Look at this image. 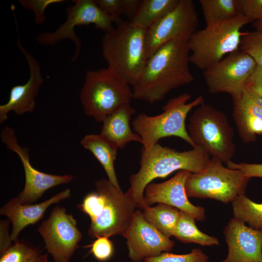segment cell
<instances>
[{
    "mask_svg": "<svg viewBox=\"0 0 262 262\" xmlns=\"http://www.w3.org/2000/svg\"><path fill=\"white\" fill-rule=\"evenodd\" d=\"M233 107L262 119V108L249 100L243 93L238 99H232Z\"/></svg>",
    "mask_w": 262,
    "mask_h": 262,
    "instance_id": "obj_36",
    "label": "cell"
},
{
    "mask_svg": "<svg viewBox=\"0 0 262 262\" xmlns=\"http://www.w3.org/2000/svg\"><path fill=\"white\" fill-rule=\"evenodd\" d=\"M206 26L231 19L238 14L235 0H200Z\"/></svg>",
    "mask_w": 262,
    "mask_h": 262,
    "instance_id": "obj_25",
    "label": "cell"
},
{
    "mask_svg": "<svg viewBox=\"0 0 262 262\" xmlns=\"http://www.w3.org/2000/svg\"><path fill=\"white\" fill-rule=\"evenodd\" d=\"M40 253L38 248L17 241L1 254L0 262H34Z\"/></svg>",
    "mask_w": 262,
    "mask_h": 262,
    "instance_id": "obj_28",
    "label": "cell"
},
{
    "mask_svg": "<svg viewBox=\"0 0 262 262\" xmlns=\"http://www.w3.org/2000/svg\"><path fill=\"white\" fill-rule=\"evenodd\" d=\"M141 0H122L123 15L131 19V20L136 14Z\"/></svg>",
    "mask_w": 262,
    "mask_h": 262,
    "instance_id": "obj_38",
    "label": "cell"
},
{
    "mask_svg": "<svg viewBox=\"0 0 262 262\" xmlns=\"http://www.w3.org/2000/svg\"><path fill=\"white\" fill-rule=\"evenodd\" d=\"M251 22L241 14L229 20L206 26L196 30L189 38L190 63L203 71L213 66L226 54L239 49L241 28Z\"/></svg>",
    "mask_w": 262,
    "mask_h": 262,
    "instance_id": "obj_7",
    "label": "cell"
},
{
    "mask_svg": "<svg viewBox=\"0 0 262 262\" xmlns=\"http://www.w3.org/2000/svg\"><path fill=\"white\" fill-rule=\"evenodd\" d=\"M239 49L251 57L262 69V32L242 33Z\"/></svg>",
    "mask_w": 262,
    "mask_h": 262,
    "instance_id": "obj_29",
    "label": "cell"
},
{
    "mask_svg": "<svg viewBox=\"0 0 262 262\" xmlns=\"http://www.w3.org/2000/svg\"><path fill=\"white\" fill-rule=\"evenodd\" d=\"M143 211V217L147 222L165 236L169 238L173 236L180 210L167 204L159 203L153 207L149 206Z\"/></svg>",
    "mask_w": 262,
    "mask_h": 262,
    "instance_id": "obj_23",
    "label": "cell"
},
{
    "mask_svg": "<svg viewBox=\"0 0 262 262\" xmlns=\"http://www.w3.org/2000/svg\"><path fill=\"white\" fill-rule=\"evenodd\" d=\"M147 30L123 22L105 33L101 40L102 56L112 69L133 87L147 61Z\"/></svg>",
    "mask_w": 262,
    "mask_h": 262,
    "instance_id": "obj_4",
    "label": "cell"
},
{
    "mask_svg": "<svg viewBox=\"0 0 262 262\" xmlns=\"http://www.w3.org/2000/svg\"><path fill=\"white\" fill-rule=\"evenodd\" d=\"M198 14L192 0H180L176 7L147 31V60L164 44L177 37L188 38L196 31Z\"/></svg>",
    "mask_w": 262,
    "mask_h": 262,
    "instance_id": "obj_14",
    "label": "cell"
},
{
    "mask_svg": "<svg viewBox=\"0 0 262 262\" xmlns=\"http://www.w3.org/2000/svg\"><path fill=\"white\" fill-rule=\"evenodd\" d=\"M252 26L256 29V31L262 32V20L252 22Z\"/></svg>",
    "mask_w": 262,
    "mask_h": 262,
    "instance_id": "obj_39",
    "label": "cell"
},
{
    "mask_svg": "<svg viewBox=\"0 0 262 262\" xmlns=\"http://www.w3.org/2000/svg\"><path fill=\"white\" fill-rule=\"evenodd\" d=\"M0 136L6 148L15 152L23 164L25 177V185L23 190L17 196L21 204H32L48 190L59 185L69 183L75 178L70 174H49L34 168L30 161L29 148L18 144L15 131L12 128L5 126L1 130Z\"/></svg>",
    "mask_w": 262,
    "mask_h": 262,
    "instance_id": "obj_13",
    "label": "cell"
},
{
    "mask_svg": "<svg viewBox=\"0 0 262 262\" xmlns=\"http://www.w3.org/2000/svg\"><path fill=\"white\" fill-rule=\"evenodd\" d=\"M190 173L187 170H180L164 182L149 183L145 190V201L149 206L156 203L167 204L188 213L197 221H204L206 218L204 208L192 204L185 192V181Z\"/></svg>",
    "mask_w": 262,
    "mask_h": 262,
    "instance_id": "obj_17",
    "label": "cell"
},
{
    "mask_svg": "<svg viewBox=\"0 0 262 262\" xmlns=\"http://www.w3.org/2000/svg\"><path fill=\"white\" fill-rule=\"evenodd\" d=\"M109 237L103 236L97 238L93 243L87 247H90L89 251L98 261L105 262L112 257L114 248L112 242Z\"/></svg>",
    "mask_w": 262,
    "mask_h": 262,
    "instance_id": "obj_33",
    "label": "cell"
},
{
    "mask_svg": "<svg viewBox=\"0 0 262 262\" xmlns=\"http://www.w3.org/2000/svg\"><path fill=\"white\" fill-rule=\"evenodd\" d=\"M223 233L228 252L221 262H262V230L252 229L233 217Z\"/></svg>",
    "mask_w": 262,
    "mask_h": 262,
    "instance_id": "obj_18",
    "label": "cell"
},
{
    "mask_svg": "<svg viewBox=\"0 0 262 262\" xmlns=\"http://www.w3.org/2000/svg\"><path fill=\"white\" fill-rule=\"evenodd\" d=\"M190 98L189 94L183 93L170 98L162 107V113L154 116L142 113L132 120L133 130L141 137L144 149L148 150L161 139L170 136L180 138L193 148L196 146L189 136L185 120L194 107L204 103V98L199 96L188 103Z\"/></svg>",
    "mask_w": 262,
    "mask_h": 262,
    "instance_id": "obj_5",
    "label": "cell"
},
{
    "mask_svg": "<svg viewBox=\"0 0 262 262\" xmlns=\"http://www.w3.org/2000/svg\"><path fill=\"white\" fill-rule=\"evenodd\" d=\"M71 191L66 189L40 203L22 204L17 197L13 198L0 210V215L7 217L13 225L11 234L12 241L17 242L20 232L26 227L34 225L43 218L47 208L52 204L70 197Z\"/></svg>",
    "mask_w": 262,
    "mask_h": 262,
    "instance_id": "obj_19",
    "label": "cell"
},
{
    "mask_svg": "<svg viewBox=\"0 0 262 262\" xmlns=\"http://www.w3.org/2000/svg\"><path fill=\"white\" fill-rule=\"evenodd\" d=\"M233 117L241 139L252 141L256 134L262 133V119L233 107Z\"/></svg>",
    "mask_w": 262,
    "mask_h": 262,
    "instance_id": "obj_27",
    "label": "cell"
},
{
    "mask_svg": "<svg viewBox=\"0 0 262 262\" xmlns=\"http://www.w3.org/2000/svg\"><path fill=\"white\" fill-rule=\"evenodd\" d=\"M63 0H19L18 2L24 8L32 10L34 15V21L39 25L46 20L45 10L49 5L63 2Z\"/></svg>",
    "mask_w": 262,
    "mask_h": 262,
    "instance_id": "obj_32",
    "label": "cell"
},
{
    "mask_svg": "<svg viewBox=\"0 0 262 262\" xmlns=\"http://www.w3.org/2000/svg\"><path fill=\"white\" fill-rule=\"evenodd\" d=\"M211 158L209 153L198 146L182 152L158 143L147 151L142 148L140 168L130 176V187L126 194L139 209L144 211L149 206L145 201L144 193L152 180L164 178L179 170L200 172L207 166Z\"/></svg>",
    "mask_w": 262,
    "mask_h": 262,
    "instance_id": "obj_2",
    "label": "cell"
},
{
    "mask_svg": "<svg viewBox=\"0 0 262 262\" xmlns=\"http://www.w3.org/2000/svg\"><path fill=\"white\" fill-rule=\"evenodd\" d=\"M257 67L254 59L239 49L204 71L203 77L209 93H227L235 99Z\"/></svg>",
    "mask_w": 262,
    "mask_h": 262,
    "instance_id": "obj_11",
    "label": "cell"
},
{
    "mask_svg": "<svg viewBox=\"0 0 262 262\" xmlns=\"http://www.w3.org/2000/svg\"><path fill=\"white\" fill-rule=\"evenodd\" d=\"M74 4L66 9V18L65 22L53 32H44L38 34L36 40L42 45L53 46L66 39L72 40L75 45V53L71 62L75 61L82 49L80 39L76 34V26L93 24L96 28L108 32L115 28L113 23L117 21L103 12L94 0H75Z\"/></svg>",
    "mask_w": 262,
    "mask_h": 262,
    "instance_id": "obj_10",
    "label": "cell"
},
{
    "mask_svg": "<svg viewBox=\"0 0 262 262\" xmlns=\"http://www.w3.org/2000/svg\"><path fill=\"white\" fill-rule=\"evenodd\" d=\"M127 240L129 256L133 262L171 251L175 242L144 219L141 210L135 211L131 221L122 235Z\"/></svg>",
    "mask_w": 262,
    "mask_h": 262,
    "instance_id": "obj_15",
    "label": "cell"
},
{
    "mask_svg": "<svg viewBox=\"0 0 262 262\" xmlns=\"http://www.w3.org/2000/svg\"><path fill=\"white\" fill-rule=\"evenodd\" d=\"M135 112L131 103L123 105L103 120L100 133L118 148H124L131 141L141 143V137L130 126L131 117Z\"/></svg>",
    "mask_w": 262,
    "mask_h": 262,
    "instance_id": "obj_20",
    "label": "cell"
},
{
    "mask_svg": "<svg viewBox=\"0 0 262 262\" xmlns=\"http://www.w3.org/2000/svg\"><path fill=\"white\" fill-rule=\"evenodd\" d=\"M79 96L85 114L102 122L121 106L131 103L133 93L130 85L107 67L86 71Z\"/></svg>",
    "mask_w": 262,
    "mask_h": 262,
    "instance_id": "obj_6",
    "label": "cell"
},
{
    "mask_svg": "<svg viewBox=\"0 0 262 262\" xmlns=\"http://www.w3.org/2000/svg\"><path fill=\"white\" fill-rule=\"evenodd\" d=\"M233 217L249 227L262 230V203H257L245 195L238 196L231 203Z\"/></svg>",
    "mask_w": 262,
    "mask_h": 262,
    "instance_id": "obj_26",
    "label": "cell"
},
{
    "mask_svg": "<svg viewBox=\"0 0 262 262\" xmlns=\"http://www.w3.org/2000/svg\"><path fill=\"white\" fill-rule=\"evenodd\" d=\"M95 187L96 191L88 194L78 205L90 218L88 235L97 238L122 235L131 221L136 205L108 180L96 181Z\"/></svg>",
    "mask_w": 262,
    "mask_h": 262,
    "instance_id": "obj_3",
    "label": "cell"
},
{
    "mask_svg": "<svg viewBox=\"0 0 262 262\" xmlns=\"http://www.w3.org/2000/svg\"><path fill=\"white\" fill-rule=\"evenodd\" d=\"M9 221H0V254L4 252L9 247L11 246V235H9L8 231Z\"/></svg>",
    "mask_w": 262,
    "mask_h": 262,
    "instance_id": "obj_37",
    "label": "cell"
},
{
    "mask_svg": "<svg viewBox=\"0 0 262 262\" xmlns=\"http://www.w3.org/2000/svg\"><path fill=\"white\" fill-rule=\"evenodd\" d=\"M34 262H48V253L40 255Z\"/></svg>",
    "mask_w": 262,
    "mask_h": 262,
    "instance_id": "obj_40",
    "label": "cell"
},
{
    "mask_svg": "<svg viewBox=\"0 0 262 262\" xmlns=\"http://www.w3.org/2000/svg\"><path fill=\"white\" fill-rule=\"evenodd\" d=\"M250 179L241 170L225 167L221 161L211 157L203 170L189 173L185 189L188 197L210 198L228 204L245 195Z\"/></svg>",
    "mask_w": 262,
    "mask_h": 262,
    "instance_id": "obj_9",
    "label": "cell"
},
{
    "mask_svg": "<svg viewBox=\"0 0 262 262\" xmlns=\"http://www.w3.org/2000/svg\"><path fill=\"white\" fill-rule=\"evenodd\" d=\"M226 164L229 168L241 170L250 179L252 177L262 178V164L236 163L231 161H229Z\"/></svg>",
    "mask_w": 262,
    "mask_h": 262,
    "instance_id": "obj_35",
    "label": "cell"
},
{
    "mask_svg": "<svg viewBox=\"0 0 262 262\" xmlns=\"http://www.w3.org/2000/svg\"><path fill=\"white\" fill-rule=\"evenodd\" d=\"M17 45L28 63L30 77L25 83L12 87L8 101L0 105V124L7 120L10 112L17 115L33 113L35 108V98L44 81L39 62L22 46L19 36Z\"/></svg>",
    "mask_w": 262,
    "mask_h": 262,
    "instance_id": "obj_16",
    "label": "cell"
},
{
    "mask_svg": "<svg viewBox=\"0 0 262 262\" xmlns=\"http://www.w3.org/2000/svg\"><path fill=\"white\" fill-rule=\"evenodd\" d=\"M180 0H143L130 22L133 26L147 30L173 10Z\"/></svg>",
    "mask_w": 262,
    "mask_h": 262,
    "instance_id": "obj_22",
    "label": "cell"
},
{
    "mask_svg": "<svg viewBox=\"0 0 262 262\" xmlns=\"http://www.w3.org/2000/svg\"><path fill=\"white\" fill-rule=\"evenodd\" d=\"M239 14L251 22L262 20V0H235Z\"/></svg>",
    "mask_w": 262,
    "mask_h": 262,
    "instance_id": "obj_31",
    "label": "cell"
},
{
    "mask_svg": "<svg viewBox=\"0 0 262 262\" xmlns=\"http://www.w3.org/2000/svg\"><path fill=\"white\" fill-rule=\"evenodd\" d=\"M209 256L200 248H195L185 254L164 252L161 254L144 259V262H208Z\"/></svg>",
    "mask_w": 262,
    "mask_h": 262,
    "instance_id": "obj_30",
    "label": "cell"
},
{
    "mask_svg": "<svg viewBox=\"0 0 262 262\" xmlns=\"http://www.w3.org/2000/svg\"><path fill=\"white\" fill-rule=\"evenodd\" d=\"M187 131L195 145L211 157L225 164L231 161L236 150L233 130L223 112L203 103L190 116Z\"/></svg>",
    "mask_w": 262,
    "mask_h": 262,
    "instance_id": "obj_8",
    "label": "cell"
},
{
    "mask_svg": "<svg viewBox=\"0 0 262 262\" xmlns=\"http://www.w3.org/2000/svg\"><path fill=\"white\" fill-rule=\"evenodd\" d=\"M95 1L103 12L117 21V25L123 22L120 18V16L123 15L122 0H95Z\"/></svg>",
    "mask_w": 262,
    "mask_h": 262,
    "instance_id": "obj_34",
    "label": "cell"
},
{
    "mask_svg": "<svg viewBox=\"0 0 262 262\" xmlns=\"http://www.w3.org/2000/svg\"><path fill=\"white\" fill-rule=\"evenodd\" d=\"M188 39L184 36L174 38L147 60L140 79L132 87L133 98L155 103L173 89L194 81L189 66Z\"/></svg>",
    "mask_w": 262,
    "mask_h": 262,
    "instance_id": "obj_1",
    "label": "cell"
},
{
    "mask_svg": "<svg viewBox=\"0 0 262 262\" xmlns=\"http://www.w3.org/2000/svg\"><path fill=\"white\" fill-rule=\"evenodd\" d=\"M195 218L180 211V217L173 236L185 243H196L202 246L218 245L219 240L201 231L197 227Z\"/></svg>",
    "mask_w": 262,
    "mask_h": 262,
    "instance_id": "obj_24",
    "label": "cell"
},
{
    "mask_svg": "<svg viewBox=\"0 0 262 262\" xmlns=\"http://www.w3.org/2000/svg\"><path fill=\"white\" fill-rule=\"evenodd\" d=\"M80 144L100 163L108 180L116 187L121 188L114 167L118 149L116 146L101 133L87 134L81 140Z\"/></svg>",
    "mask_w": 262,
    "mask_h": 262,
    "instance_id": "obj_21",
    "label": "cell"
},
{
    "mask_svg": "<svg viewBox=\"0 0 262 262\" xmlns=\"http://www.w3.org/2000/svg\"><path fill=\"white\" fill-rule=\"evenodd\" d=\"M37 231L44 239L48 253L55 262H70L82 238L76 219L71 213H66L65 208L58 206L53 209Z\"/></svg>",
    "mask_w": 262,
    "mask_h": 262,
    "instance_id": "obj_12",
    "label": "cell"
}]
</instances>
